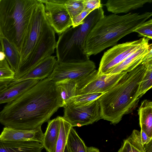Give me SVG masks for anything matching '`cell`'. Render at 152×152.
Listing matches in <instances>:
<instances>
[{
    "label": "cell",
    "mask_w": 152,
    "mask_h": 152,
    "mask_svg": "<svg viewBox=\"0 0 152 152\" xmlns=\"http://www.w3.org/2000/svg\"><path fill=\"white\" fill-rule=\"evenodd\" d=\"M60 107L55 84L47 77L7 103L0 111V123L13 128L34 129L50 120Z\"/></svg>",
    "instance_id": "6da1fadb"
},
{
    "label": "cell",
    "mask_w": 152,
    "mask_h": 152,
    "mask_svg": "<svg viewBox=\"0 0 152 152\" xmlns=\"http://www.w3.org/2000/svg\"><path fill=\"white\" fill-rule=\"evenodd\" d=\"M146 68L141 64L125 73L120 80L98 99L101 119L111 124L119 122L125 115L137 107L140 86Z\"/></svg>",
    "instance_id": "7a4b0ae2"
},
{
    "label": "cell",
    "mask_w": 152,
    "mask_h": 152,
    "mask_svg": "<svg viewBox=\"0 0 152 152\" xmlns=\"http://www.w3.org/2000/svg\"><path fill=\"white\" fill-rule=\"evenodd\" d=\"M151 12L129 13L119 15H104L89 34L86 42L85 52L89 58L106 48L113 46L118 41L134 30L150 18Z\"/></svg>",
    "instance_id": "3957f363"
},
{
    "label": "cell",
    "mask_w": 152,
    "mask_h": 152,
    "mask_svg": "<svg viewBox=\"0 0 152 152\" xmlns=\"http://www.w3.org/2000/svg\"><path fill=\"white\" fill-rule=\"evenodd\" d=\"M38 2V0H0V37L6 38L20 54Z\"/></svg>",
    "instance_id": "277c9868"
},
{
    "label": "cell",
    "mask_w": 152,
    "mask_h": 152,
    "mask_svg": "<svg viewBox=\"0 0 152 152\" xmlns=\"http://www.w3.org/2000/svg\"><path fill=\"white\" fill-rule=\"evenodd\" d=\"M102 6L90 12L83 23L70 27L59 35L56 45L57 61L78 62L89 59L85 52L87 37L97 22L104 16Z\"/></svg>",
    "instance_id": "5b68a950"
},
{
    "label": "cell",
    "mask_w": 152,
    "mask_h": 152,
    "mask_svg": "<svg viewBox=\"0 0 152 152\" xmlns=\"http://www.w3.org/2000/svg\"><path fill=\"white\" fill-rule=\"evenodd\" d=\"M38 1L20 53V61L18 70L24 66L33 52L48 23L44 4L39 0Z\"/></svg>",
    "instance_id": "8992f818"
},
{
    "label": "cell",
    "mask_w": 152,
    "mask_h": 152,
    "mask_svg": "<svg viewBox=\"0 0 152 152\" xmlns=\"http://www.w3.org/2000/svg\"><path fill=\"white\" fill-rule=\"evenodd\" d=\"M149 39L144 37L133 41L117 44L105 52L101 59L98 75L108 74L114 67L143 45Z\"/></svg>",
    "instance_id": "52a82bcc"
},
{
    "label": "cell",
    "mask_w": 152,
    "mask_h": 152,
    "mask_svg": "<svg viewBox=\"0 0 152 152\" xmlns=\"http://www.w3.org/2000/svg\"><path fill=\"white\" fill-rule=\"evenodd\" d=\"M96 68L95 63L90 59L78 62L57 61L52 72L48 78L55 84L69 81L77 82Z\"/></svg>",
    "instance_id": "ba28073f"
},
{
    "label": "cell",
    "mask_w": 152,
    "mask_h": 152,
    "mask_svg": "<svg viewBox=\"0 0 152 152\" xmlns=\"http://www.w3.org/2000/svg\"><path fill=\"white\" fill-rule=\"evenodd\" d=\"M56 43L55 32L48 22L34 51L24 65L15 74L13 80L26 74L43 60L51 56L54 52Z\"/></svg>",
    "instance_id": "9c48e42d"
},
{
    "label": "cell",
    "mask_w": 152,
    "mask_h": 152,
    "mask_svg": "<svg viewBox=\"0 0 152 152\" xmlns=\"http://www.w3.org/2000/svg\"><path fill=\"white\" fill-rule=\"evenodd\" d=\"M64 108L63 117L72 127L92 124L101 119L98 99L85 104H69Z\"/></svg>",
    "instance_id": "30bf717a"
},
{
    "label": "cell",
    "mask_w": 152,
    "mask_h": 152,
    "mask_svg": "<svg viewBox=\"0 0 152 152\" xmlns=\"http://www.w3.org/2000/svg\"><path fill=\"white\" fill-rule=\"evenodd\" d=\"M95 69L77 82V95L105 93L115 85L126 73L98 75Z\"/></svg>",
    "instance_id": "8fae6325"
},
{
    "label": "cell",
    "mask_w": 152,
    "mask_h": 152,
    "mask_svg": "<svg viewBox=\"0 0 152 152\" xmlns=\"http://www.w3.org/2000/svg\"><path fill=\"white\" fill-rule=\"evenodd\" d=\"M44 5L46 17L55 32L60 35L72 26V19L66 9V0H39Z\"/></svg>",
    "instance_id": "7c38bea8"
},
{
    "label": "cell",
    "mask_w": 152,
    "mask_h": 152,
    "mask_svg": "<svg viewBox=\"0 0 152 152\" xmlns=\"http://www.w3.org/2000/svg\"><path fill=\"white\" fill-rule=\"evenodd\" d=\"M43 135L41 127L33 130H22L5 127L0 134V140L11 142L34 141L42 144Z\"/></svg>",
    "instance_id": "4fadbf2b"
},
{
    "label": "cell",
    "mask_w": 152,
    "mask_h": 152,
    "mask_svg": "<svg viewBox=\"0 0 152 152\" xmlns=\"http://www.w3.org/2000/svg\"><path fill=\"white\" fill-rule=\"evenodd\" d=\"M57 61L56 57L51 56L43 60L26 74L12 80L11 83L22 81L34 79L41 80L48 77L52 73Z\"/></svg>",
    "instance_id": "5bb4252c"
},
{
    "label": "cell",
    "mask_w": 152,
    "mask_h": 152,
    "mask_svg": "<svg viewBox=\"0 0 152 152\" xmlns=\"http://www.w3.org/2000/svg\"><path fill=\"white\" fill-rule=\"evenodd\" d=\"M39 80L28 79L10 83L0 91V104L8 103L15 100L32 87Z\"/></svg>",
    "instance_id": "9a60e30c"
},
{
    "label": "cell",
    "mask_w": 152,
    "mask_h": 152,
    "mask_svg": "<svg viewBox=\"0 0 152 152\" xmlns=\"http://www.w3.org/2000/svg\"><path fill=\"white\" fill-rule=\"evenodd\" d=\"M151 44H145L128 56L113 69L108 74L128 72L140 64L145 56L148 53Z\"/></svg>",
    "instance_id": "2e32d148"
},
{
    "label": "cell",
    "mask_w": 152,
    "mask_h": 152,
    "mask_svg": "<svg viewBox=\"0 0 152 152\" xmlns=\"http://www.w3.org/2000/svg\"><path fill=\"white\" fill-rule=\"evenodd\" d=\"M152 1V0H108L104 5L108 11L116 15L142 7L144 4Z\"/></svg>",
    "instance_id": "e0dca14e"
},
{
    "label": "cell",
    "mask_w": 152,
    "mask_h": 152,
    "mask_svg": "<svg viewBox=\"0 0 152 152\" xmlns=\"http://www.w3.org/2000/svg\"><path fill=\"white\" fill-rule=\"evenodd\" d=\"M42 144L34 141L11 142L0 140V152H41Z\"/></svg>",
    "instance_id": "ac0fdd59"
},
{
    "label": "cell",
    "mask_w": 152,
    "mask_h": 152,
    "mask_svg": "<svg viewBox=\"0 0 152 152\" xmlns=\"http://www.w3.org/2000/svg\"><path fill=\"white\" fill-rule=\"evenodd\" d=\"M48 122L46 129L43 134L42 144L47 152H54L60 131L59 116Z\"/></svg>",
    "instance_id": "d6986e66"
},
{
    "label": "cell",
    "mask_w": 152,
    "mask_h": 152,
    "mask_svg": "<svg viewBox=\"0 0 152 152\" xmlns=\"http://www.w3.org/2000/svg\"><path fill=\"white\" fill-rule=\"evenodd\" d=\"M56 90L59 99L60 107L64 108L77 95V82L65 81L55 84Z\"/></svg>",
    "instance_id": "ffe728a7"
},
{
    "label": "cell",
    "mask_w": 152,
    "mask_h": 152,
    "mask_svg": "<svg viewBox=\"0 0 152 152\" xmlns=\"http://www.w3.org/2000/svg\"><path fill=\"white\" fill-rule=\"evenodd\" d=\"M141 130L152 137V102L149 100L143 101L138 110Z\"/></svg>",
    "instance_id": "44dd1931"
},
{
    "label": "cell",
    "mask_w": 152,
    "mask_h": 152,
    "mask_svg": "<svg viewBox=\"0 0 152 152\" xmlns=\"http://www.w3.org/2000/svg\"><path fill=\"white\" fill-rule=\"evenodd\" d=\"M0 42L5 59L11 69L15 74L19 66L20 54L15 46L5 37H0Z\"/></svg>",
    "instance_id": "7402d4cb"
},
{
    "label": "cell",
    "mask_w": 152,
    "mask_h": 152,
    "mask_svg": "<svg viewBox=\"0 0 152 152\" xmlns=\"http://www.w3.org/2000/svg\"><path fill=\"white\" fill-rule=\"evenodd\" d=\"M60 128L59 134L54 152H64L72 125L63 117L59 116Z\"/></svg>",
    "instance_id": "603a6c76"
},
{
    "label": "cell",
    "mask_w": 152,
    "mask_h": 152,
    "mask_svg": "<svg viewBox=\"0 0 152 152\" xmlns=\"http://www.w3.org/2000/svg\"><path fill=\"white\" fill-rule=\"evenodd\" d=\"M66 145L70 152H88L87 147L73 127L70 130Z\"/></svg>",
    "instance_id": "cb8c5ba5"
},
{
    "label": "cell",
    "mask_w": 152,
    "mask_h": 152,
    "mask_svg": "<svg viewBox=\"0 0 152 152\" xmlns=\"http://www.w3.org/2000/svg\"><path fill=\"white\" fill-rule=\"evenodd\" d=\"M83 0H66L64 5L72 19L84 10Z\"/></svg>",
    "instance_id": "d4e9b609"
},
{
    "label": "cell",
    "mask_w": 152,
    "mask_h": 152,
    "mask_svg": "<svg viewBox=\"0 0 152 152\" xmlns=\"http://www.w3.org/2000/svg\"><path fill=\"white\" fill-rule=\"evenodd\" d=\"M104 94L98 93L77 95L72 99L69 104H87L98 99Z\"/></svg>",
    "instance_id": "484cf974"
},
{
    "label": "cell",
    "mask_w": 152,
    "mask_h": 152,
    "mask_svg": "<svg viewBox=\"0 0 152 152\" xmlns=\"http://www.w3.org/2000/svg\"><path fill=\"white\" fill-rule=\"evenodd\" d=\"M146 68L144 76L140 86L139 97L140 98L152 87V66Z\"/></svg>",
    "instance_id": "4316f807"
},
{
    "label": "cell",
    "mask_w": 152,
    "mask_h": 152,
    "mask_svg": "<svg viewBox=\"0 0 152 152\" xmlns=\"http://www.w3.org/2000/svg\"><path fill=\"white\" fill-rule=\"evenodd\" d=\"M127 139L130 144L132 152H146L144 145L142 143L139 131L134 130Z\"/></svg>",
    "instance_id": "83f0119b"
},
{
    "label": "cell",
    "mask_w": 152,
    "mask_h": 152,
    "mask_svg": "<svg viewBox=\"0 0 152 152\" xmlns=\"http://www.w3.org/2000/svg\"><path fill=\"white\" fill-rule=\"evenodd\" d=\"M134 32L138 33V37H143L150 39H152V19H151L144 23L136 28Z\"/></svg>",
    "instance_id": "f1b7e54d"
},
{
    "label": "cell",
    "mask_w": 152,
    "mask_h": 152,
    "mask_svg": "<svg viewBox=\"0 0 152 152\" xmlns=\"http://www.w3.org/2000/svg\"><path fill=\"white\" fill-rule=\"evenodd\" d=\"M15 73L11 69L6 59L0 61V80L10 79L13 80Z\"/></svg>",
    "instance_id": "f546056e"
},
{
    "label": "cell",
    "mask_w": 152,
    "mask_h": 152,
    "mask_svg": "<svg viewBox=\"0 0 152 152\" xmlns=\"http://www.w3.org/2000/svg\"><path fill=\"white\" fill-rule=\"evenodd\" d=\"M84 10L91 12L102 6L100 0H83Z\"/></svg>",
    "instance_id": "4dcf8cb0"
},
{
    "label": "cell",
    "mask_w": 152,
    "mask_h": 152,
    "mask_svg": "<svg viewBox=\"0 0 152 152\" xmlns=\"http://www.w3.org/2000/svg\"><path fill=\"white\" fill-rule=\"evenodd\" d=\"M91 12L83 10L79 15L72 19V26L75 27L83 23L86 16Z\"/></svg>",
    "instance_id": "1f68e13d"
},
{
    "label": "cell",
    "mask_w": 152,
    "mask_h": 152,
    "mask_svg": "<svg viewBox=\"0 0 152 152\" xmlns=\"http://www.w3.org/2000/svg\"><path fill=\"white\" fill-rule=\"evenodd\" d=\"M146 68L152 66V45L151 44L148 53L143 58L141 64Z\"/></svg>",
    "instance_id": "d6a6232c"
},
{
    "label": "cell",
    "mask_w": 152,
    "mask_h": 152,
    "mask_svg": "<svg viewBox=\"0 0 152 152\" xmlns=\"http://www.w3.org/2000/svg\"><path fill=\"white\" fill-rule=\"evenodd\" d=\"M118 152H132L130 144L127 139L124 141V142Z\"/></svg>",
    "instance_id": "836d02e7"
},
{
    "label": "cell",
    "mask_w": 152,
    "mask_h": 152,
    "mask_svg": "<svg viewBox=\"0 0 152 152\" xmlns=\"http://www.w3.org/2000/svg\"><path fill=\"white\" fill-rule=\"evenodd\" d=\"M140 136L142 143L143 145L152 140V137L148 136L145 132L141 130L140 131Z\"/></svg>",
    "instance_id": "e575fe53"
},
{
    "label": "cell",
    "mask_w": 152,
    "mask_h": 152,
    "mask_svg": "<svg viewBox=\"0 0 152 152\" xmlns=\"http://www.w3.org/2000/svg\"><path fill=\"white\" fill-rule=\"evenodd\" d=\"M13 80L10 79L0 80V91L5 88Z\"/></svg>",
    "instance_id": "d590c367"
},
{
    "label": "cell",
    "mask_w": 152,
    "mask_h": 152,
    "mask_svg": "<svg viewBox=\"0 0 152 152\" xmlns=\"http://www.w3.org/2000/svg\"><path fill=\"white\" fill-rule=\"evenodd\" d=\"M152 140L148 143L144 145L146 152H152Z\"/></svg>",
    "instance_id": "8d00e7d4"
},
{
    "label": "cell",
    "mask_w": 152,
    "mask_h": 152,
    "mask_svg": "<svg viewBox=\"0 0 152 152\" xmlns=\"http://www.w3.org/2000/svg\"><path fill=\"white\" fill-rule=\"evenodd\" d=\"M88 152H100L99 149L93 147H87Z\"/></svg>",
    "instance_id": "74e56055"
},
{
    "label": "cell",
    "mask_w": 152,
    "mask_h": 152,
    "mask_svg": "<svg viewBox=\"0 0 152 152\" xmlns=\"http://www.w3.org/2000/svg\"><path fill=\"white\" fill-rule=\"evenodd\" d=\"M5 59V56L2 51H0V61L4 60Z\"/></svg>",
    "instance_id": "f35d334b"
},
{
    "label": "cell",
    "mask_w": 152,
    "mask_h": 152,
    "mask_svg": "<svg viewBox=\"0 0 152 152\" xmlns=\"http://www.w3.org/2000/svg\"><path fill=\"white\" fill-rule=\"evenodd\" d=\"M64 152H70L66 145Z\"/></svg>",
    "instance_id": "ab89813d"
},
{
    "label": "cell",
    "mask_w": 152,
    "mask_h": 152,
    "mask_svg": "<svg viewBox=\"0 0 152 152\" xmlns=\"http://www.w3.org/2000/svg\"><path fill=\"white\" fill-rule=\"evenodd\" d=\"M0 51H2V48H1L0 42Z\"/></svg>",
    "instance_id": "60d3db41"
}]
</instances>
